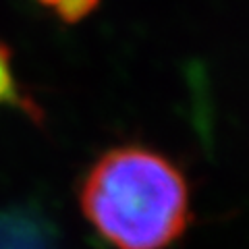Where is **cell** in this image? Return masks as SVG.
I'll list each match as a JSON object with an SVG mask.
<instances>
[{"instance_id": "cell-4", "label": "cell", "mask_w": 249, "mask_h": 249, "mask_svg": "<svg viewBox=\"0 0 249 249\" xmlns=\"http://www.w3.org/2000/svg\"><path fill=\"white\" fill-rule=\"evenodd\" d=\"M42 2H48L52 6H56V9L67 15V17H77V15H83L88 11V6H91L96 0H42Z\"/></svg>"}, {"instance_id": "cell-3", "label": "cell", "mask_w": 249, "mask_h": 249, "mask_svg": "<svg viewBox=\"0 0 249 249\" xmlns=\"http://www.w3.org/2000/svg\"><path fill=\"white\" fill-rule=\"evenodd\" d=\"M15 102H19L17 81H15V75H13L9 50L0 44V106L15 104Z\"/></svg>"}, {"instance_id": "cell-2", "label": "cell", "mask_w": 249, "mask_h": 249, "mask_svg": "<svg viewBox=\"0 0 249 249\" xmlns=\"http://www.w3.org/2000/svg\"><path fill=\"white\" fill-rule=\"evenodd\" d=\"M0 249H58L48 227L21 210L0 212Z\"/></svg>"}, {"instance_id": "cell-1", "label": "cell", "mask_w": 249, "mask_h": 249, "mask_svg": "<svg viewBox=\"0 0 249 249\" xmlns=\"http://www.w3.org/2000/svg\"><path fill=\"white\" fill-rule=\"evenodd\" d=\"M79 199L85 218L116 249H164L189 220L183 175L164 156L133 145L104 154Z\"/></svg>"}]
</instances>
